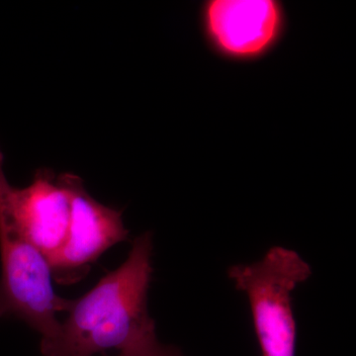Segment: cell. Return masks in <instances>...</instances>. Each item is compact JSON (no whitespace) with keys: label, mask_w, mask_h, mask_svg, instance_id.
Instances as JSON below:
<instances>
[{"label":"cell","mask_w":356,"mask_h":356,"mask_svg":"<svg viewBox=\"0 0 356 356\" xmlns=\"http://www.w3.org/2000/svg\"><path fill=\"white\" fill-rule=\"evenodd\" d=\"M163 356H181L178 353V351L175 348H170V346H165V355Z\"/></svg>","instance_id":"obj_8"},{"label":"cell","mask_w":356,"mask_h":356,"mask_svg":"<svg viewBox=\"0 0 356 356\" xmlns=\"http://www.w3.org/2000/svg\"><path fill=\"white\" fill-rule=\"evenodd\" d=\"M165 350V346L156 341L154 343L138 346L132 350L122 351L116 356H163Z\"/></svg>","instance_id":"obj_7"},{"label":"cell","mask_w":356,"mask_h":356,"mask_svg":"<svg viewBox=\"0 0 356 356\" xmlns=\"http://www.w3.org/2000/svg\"><path fill=\"white\" fill-rule=\"evenodd\" d=\"M153 235L135 238L127 259L92 289L72 300L57 332L41 339L42 356H95L122 353L158 341L147 310L153 275Z\"/></svg>","instance_id":"obj_1"},{"label":"cell","mask_w":356,"mask_h":356,"mask_svg":"<svg viewBox=\"0 0 356 356\" xmlns=\"http://www.w3.org/2000/svg\"><path fill=\"white\" fill-rule=\"evenodd\" d=\"M0 320L16 318L48 339L57 332V314L72 299L54 289L50 264L10 222L0 219Z\"/></svg>","instance_id":"obj_3"},{"label":"cell","mask_w":356,"mask_h":356,"mask_svg":"<svg viewBox=\"0 0 356 356\" xmlns=\"http://www.w3.org/2000/svg\"><path fill=\"white\" fill-rule=\"evenodd\" d=\"M207 23L220 48L235 56H254L273 42L280 10L271 0H215L208 4Z\"/></svg>","instance_id":"obj_6"},{"label":"cell","mask_w":356,"mask_h":356,"mask_svg":"<svg viewBox=\"0 0 356 356\" xmlns=\"http://www.w3.org/2000/svg\"><path fill=\"white\" fill-rule=\"evenodd\" d=\"M0 219L13 225L50 261L69 234V192L58 175L44 168L28 186L16 188L7 180L0 151Z\"/></svg>","instance_id":"obj_5"},{"label":"cell","mask_w":356,"mask_h":356,"mask_svg":"<svg viewBox=\"0 0 356 356\" xmlns=\"http://www.w3.org/2000/svg\"><path fill=\"white\" fill-rule=\"evenodd\" d=\"M311 274L310 266L299 254L283 247L271 248L254 264L229 269V280L250 303L261 356H295L292 293Z\"/></svg>","instance_id":"obj_2"},{"label":"cell","mask_w":356,"mask_h":356,"mask_svg":"<svg viewBox=\"0 0 356 356\" xmlns=\"http://www.w3.org/2000/svg\"><path fill=\"white\" fill-rule=\"evenodd\" d=\"M69 192L70 222L67 240L49 261L53 280L72 284L83 280L106 250L128 240L122 211L95 200L84 187L83 180L74 173L58 175Z\"/></svg>","instance_id":"obj_4"}]
</instances>
